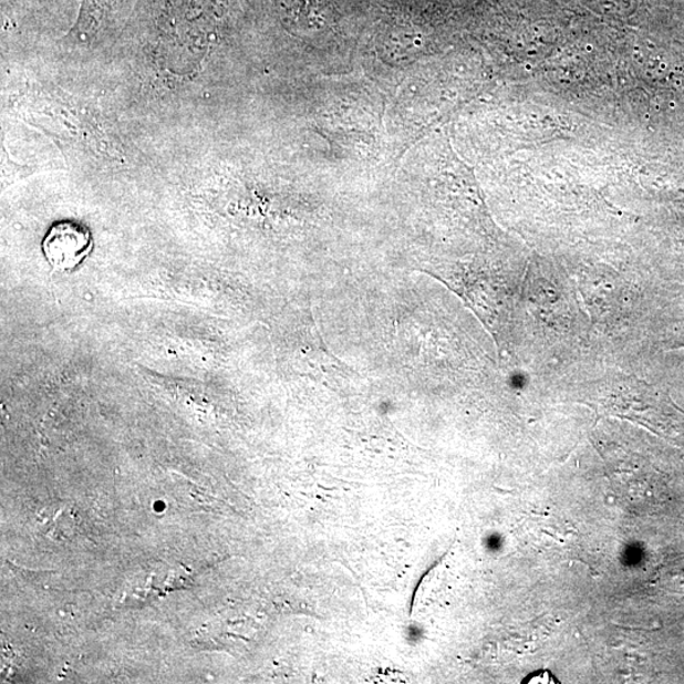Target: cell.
<instances>
[{
  "instance_id": "obj_1",
  "label": "cell",
  "mask_w": 684,
  "mask_h": 684,
  "mask_svg": "<svg viewBox=\"0 0 684 684\" xmlns=\"http://www.w3.org/2000/svg\"><path fill=\"white\" fill-rule=\"evenodd\" d=\"M92 234L81 224L60 221L52 225L42 241V251L49 265L58 271H72L91 256Z\"/></svg>"
},
{
  "instance_id": "obj_2",
  "label": "cell",
  "mask_w": 684,
  "mask_h": 684,
  "mask_svg": "<svg viewBox=\"0 0 684 684\" xmlns=\"http://www.w3.org/2000/svg\"><path fill=\"white\" fill-rule=\"evenodd\" d=\"M531 680L533 681H529L528 683H556L555 681H549L555 678H552L548 672L535 674Z\"/></svg>"
}]
</instances>
